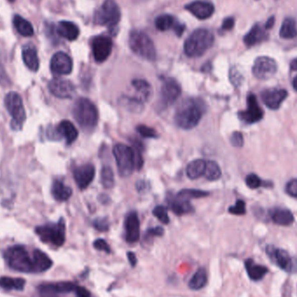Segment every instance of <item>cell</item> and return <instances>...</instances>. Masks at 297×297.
Masks as SVG:
<instances>
[{
  "label": "cell",
  "instance_id": "obj_1",
  "mask_svg": "<svg viewBox=\"0 0 297 297\" xmlns=\"http://www.w3.org/2000/svg\"><path fill=\"white\" fill-rule=\"evenodd\" d=\"M205 103L201 99L186 98L179 104L175 113V122L179 128L191 130L199 124L205 113Z\"/></svg>",
  "mask_w": 297,
  "mask_h": 297
},
{
  "label": "cell",
  "instance_id": "obj_2",
  "mask_svg": "<svg viewBox=\"0 0 297 297\" xmlns=\"http://www.w3.org/2000/svg\"><path fill=\"white\" fill-rule=\"evenodd\" d=\"M213 33L207 29L195 30L184 43V52L188 58H199L206 53L214 44Z\"/></svg>",
  "mask_w": 297,
  "mask_h": 297
},
{
  "label": "cell",
  "instance_id": "obj_3",
  "mask_svg": "<svg viewBox=\"0 0 297 297\" xmlns=\"http://www.w3.org/2000/svg\"><path fill=\"white\" fill-rule=\"evenodd\" d=\"M72 114L75 120L84 131H91L98 121V112L89 99L79 97L74 103Z\"/></svg>",
  "mask_w": 297,
  "mask_h": 297
},
{
  "label": "cell",
  "instance_id": "obj_4",
  "mask_svg": "<svg viewBox=\"0 0 297 297\" xmlns=\"http://www.w3.org/2000/svg\"><path fill=\"white\" fill-rule=\"evenodd\" d=\"M7 265L15 271L22 273H35L33 257H31L26 247L14 245L4 253Z\"/></svg>",
  "mask_w": 297,
  "mask_h": 297
},
{
  "label": "cell",
  "instance_id": "obj_5",
  "mask_svg": "<svg viewBox=\"0 0 297 297\" xmlns=\"http://www.w3.org/2000/svg\"><path fill=\"white\" fill-rule=\"evenodd\" d=\"M129 46L133 53L144 59L154 61L157 58V51L152 39L140 30H133L130 33Z\"/></svg>",
  "mask_w": 297,
  "mask_h": 297
},
{
  "label": "cell",
  "instance_id": "obj_6",
  "mask_svg": "<svg viewBox=\"0 0 297 297\" xmlns=\"http://www.w3.org/2000/svg\"><path fill=\"white\" fill-rule=\"evenodd\" d=\"M65 222L61 218L56 224H47L36 228L35 232L43 243L61 247L65 242Z\"/></svg>",
  "mask_w": 297,
  "mask_h": 297
},
{
  "label": "cell",
  "instance_id": "obj_7",
  "mask_svg": "<svg viewBox=\"0 0 297 297\" xmlns=\"http://www.w3.org/2000/svg\"><path fill=\"white\" fill-rule=\"evenodd\" d=\"M5 106L12 117L11 127L14 131H20L26 120L22 97L19 93L11 91L5 97Z\"/></svg>",
  "mask_w": 297,
  "mask_h": 297
},
{
  "label": "cell",
  "instance_id": "obj_8",
  "mask_svg": "<svg viewBox=\"0 0 297 297\" xmlns=\"http://www.w3.org/2000/svg\"><path fill=\"white\" fill-rule=\"evenodd\" d=\"M121 19V11L114 0H106L96 11L94 23L98 26L115 28Z\"/></svg>",
  "mask_w": 297,
  "mask_h": 297
},
{
  "label": "cell",
  "instance_id": "obj_9",
  "mask_svg": "<svg viewBox=\"0 0 297 297\" xmlns=\"http://www.w3.org/2000/svg\"><path fill=\"white\" fill-rule=\"evenodd\" d=\"M113 155L115 157L119 175L123 177L131 176L136 169L133 149L125 144H117L113 149Z\"/></svg>",
  "mask_w": 297,
  "mask_h": 297
},
{
  "label": "cell",
  "instance_id": "obj_10",
  "mask_svg": "<svg viewBox=\"0 0 297 297\" xmlns=\"http://www.w3.org/2000/svg\"><path fill=\"white\" fill-rule=\"evenodd\" d=\"M266 254L274 264L287 273L297 272V260L288 254L285 249L273 245L266 247Z\"/></svg>",
  "mask_w": 297,
  "mask_h": 297
},
{
  "label": "cell",
  "instance_id": "obj_11",
  "mask_svg": "<svg viewBox=\"0 0 297 297\" xmlns=\"http://www.w3.org/2000/svg\"><path fill=\"white\" fill-rule=\"evenodd\" d=\"M77 285L72 281H58L51 283H44L38 287L40 297H58L75 292Z\"/></svg>",
  "mask_w": 297,
  "mask_h": 297
},
{
  "label": "cell",
  "instance_id": "obj_12",
  "mask_svg": "<svg viewBox=\"0 0 297 297\" xmlns=\"http://www.w3.org/2000/svg\"><path fill=\"white\" fill-rule=\"evenodd\" d=\"M277 71V64L275 59L266 56L256 58L253 64V75L261 80L269 79Z\"/></svg>",
  "mask_w": 297,
  "mask_h": 297
},
{
  "label": "cell",
  "instance_id": "obj_13",
  "mask_svg": "<svg viewBox=\"0 0 297 297\" xmlns=\"http://www.w3.org/2000/svg\"><path fill=\"white\" fill-rule=\"evenodd\" d=\"M113 43L109 36L99 35L94 37L91 41L93 57L97 63L107 60L112 54Z\"/></svg>",
  "mask_w": 297,
  "mask_h": 297
},
{
  "label": "cell",
  "instance_id": "obj_14",
  "mask_svg": "<svg viewBox=\"0 0 297 297\" xmlns=\"http://www.w3.org/2000/svg\"><path fill=\"white\" fill-rule=\"evenodd\" d=\"M241 121L247 125H252L261 121L263 118V111L259 106L256 96L250 93L247 96V109L238 113Z\"/></svg>",
  "mask_w": 297,
  "mask_h": 297
},
{
  "label": "cell",
  "instance_id": "obj_15",
  "mask_svg": "<svg viewBox=\"0 0 297 297\" xmlns=\"http://www.w3.org/2000/svg\"><path fill=\"white\" fill-rule=\"evenodd\" d=\"M78 136V131L71 122L63 120L58 124L55 129H50L48 131L49 138L52 140H59L64 138L67 144H71L76 140Z\"/></svg>",
  "mask_w": 297,
  "mask_h": 297
},
{
  "label": "cell",
  "instance_id": "obj_16",
  "mask_svg": "<svg viewBox=\"0 0 297 297\" xmlns=\"http://www.w3.org/2000/svg\"><path fill=\"white\" fill-rule=\"evenodd\" d=\"M182 89L178 82L169 77L163 81L161 87V98L164 105L171 106L181 96Z\"/></svg>",
  "mask_w": 297,
  "mask_h": 297
},
{
  "label": "cell",
  "instance_id": "obj_17",
  "mask_svg": "<svg viewBox=\"0 0 297 297\" xmlns=\"http://www.w3.org/2000/svg\"><path fill=\"white\" fill-rule=\"evenodd\" d=\"M49 89L58 98H71L75 95V87L69 80L53 78L49 83Z\"/></svg>",
  "mask_w": 297,
  "mask_h": 297
},
{
  "label": "cell",
  "instance_id": "obj_18",
  "mask_svg": "<svg viewBox=\"0 0 297 297\" xmlns=\"http://www.w3.org/2000/svg\"><path fill=\"white\" fill-rule=\"evenodd\" d=\"M50 66L53 74L68 75L72 71L73 63L69 55L63 51H58L52 56Z\"/></svg>",
  "mask_w": 297,
  "mask_h": 297
},
{
  "label": "cell",
  "instance_id": "obj_19",
  "mask_svg": "<svg viewBox=\"0 0 297 297\" xmlns=\"http://www.w3.org/2000/svg\"><path fill=\"white\" fill-rule=\"evenodd\" d=\"M287 91L284 89L270 88L266 89L261 93V98L268 109L278 110L282 102L287 98Z\"/></svg>",
  "mask_w": 297,
  "mask_h": 297
},
{
  "label": "cell",
  "instance_id": "obj_20",
  "mask_svg": "<svg viewBox=\"0 0 297 297\" xmlns=\"http://www.w3.org/2000/svg\"><path fill=\"white\" fill-rule=\"evenodd\" d=\"M185 9L198 20H205L211 18L215 12L213 4L206 0H195L186 5Z\"/></svg>",
  "mask_w": 297,
  "mask_h": 297
},
{
  "label": "cell",
  "instance_id": "obj_21",
  "mask_svg": "<svg viewBox=\"0 0 297 297\" xmlns=\"http://www.w3.org/2000/svg\"><path fill=\"white\" fill-rule=\"evenodd\" d=\"M155 26L161 32H166L168 30L172 29L178 37H181L186 29L183 24L179 22L178 20L169 14H162L157 17L155 20Z\"/></svg>",
  "mask_w": 297,
  "mask_h": 297
},
{
  "label": "cell",
  "instance_id": "obj_22",
  "mask_svg": "<svg viewBox=\"0 0 297 297\" xmlns=\"http://www.w3.org/2000/svg\"><path fill=\"white\" fill-rule=\"evenodd\" d=\"M125 230L127 243H137L140 238V222L136 212L127 215L125 221Z\"/></svg>",
  "mask_w": 297,
  "mask_h": 297
},
{
  "label": "cell",
  "instance_id": "obj_23",
  "mask_svg": "<svg viewBox=\"0 0 297 297\" xmlns=\"http://www.w3.org/2000/svg\"><path fill=\"white\" fill-rule=\"evenodd\" d=\"M95 167L92 164H83L73 170V176L77 187L84 189L91 183L95 176Z\"/></svg>",
  "mask_w": 297,
  "mask_h": 297
},
{
  "label": "cell",
  "instance_id": "obj_24",
  "mask_svg": "<svg viewBox=\"0 0 297 297\" xmlns=\"http://www.w3.org/2000/svg\"><path fill=\"white\" fill-rule=\"evenodd\" d=\"M267 39H268V33L266 32L265 28L260 24H256L246 35L244 36L243 43L248 47H251L261 42L264 41Z\"/></svg>",
  "mask_w": 297,
  "mask_h": 297
},
{
  "label": "cell",
  "instance_id": "obj_25",
  "mask_svg": "<svg viewBox=\"0 0 297 297\" xmlns=\"http://www.w3.org/2000/svg\"><path fill=\"white\" fill-rule=\"evenodd\" d=\"M22 58L29 70L38 71L39 68V58L38 51L34 45L28 44L23 47Z\"/></svg>",
  "mask_w": 297,
  "mask_h": 297
},
{
  "label": "cell",
  "instance_id": "obj_26",
  "mask_svg": "<svg viewBox=\"0 0 297 297\" xmlns=\"http://www.w3.org/2000/svg\"><path fill=\"white\" fill-rule=\"evenodd\" d=\"M57 33L69 41H73L78 38L79 29L74 23L70 21H61L57 26Z\"/></svg>",
  "mask_w": 297,
  "mask_h": 297
},
{
  "label": "cell",
  "instance_id": "obj_27",
  "mask_svg": "<svg viewBox=\"0 0 297 297\" xmlns=\"http://www.w3.org/2000/svg\"><path fill=\"white\" fill-rule=\"evenodd\" d=\"M270 218L273 223L280 226H289L294 223V215L286 209L275 208L270 211Z\"/></svg>",
  "mask_w": 297,
  "mask_h": 297
},
{
  "label": "cell",
  "instance_id": "obj_28",
  "mask_svg": "<svg viewBox=\"0 0 297 297\" xmlns=\"http://www.w3.org/2000/svg\"><path fill=\"white\" fill-rule=\"evenodd\" d=\"M244 264L247 274L252 281H260L268 273V268L267 267L257 264L254 262L253 259H247Z\"/></svg>",
  "mask_w": 297,
  "mask_h": 297
},
{
  "label": "cell",
  "instance_id": "obj_29",
  "mask_svg": "<svg viewBox=\"0 0 297 297\" xmlns=\"http://www.w3.org/2000/svg\"><path fill=\"white\" fill-rule=\"evenodd\" d=\"M132 86L137 92V98L139 99L142 102H147L152 96V88L150 83L146 80L134 79L132 81Z\"/></svg>",
  "mask_w": 297,
  "mask_h": 297
},
{
  "label": "cell",
  "instance_id": "obj_30",
  "mask_svg": "<svg viewBox=\"0 0 297 297\" xmlns=\"http://www.w3.org/2000/svg\"><path fill=\"white\" fill-rule=\"evenodd\" d=\"M32 257L34 261L35 273L47 271L53 265L52 260L45 252H43L39 249H35L33 251Z\"/></svg>",
  "mask_w": 297,
  "mask_h": 297
},
{
  "label": "cell",
  "instance_id": "obj_31",
  "mask_svg": "<svg viewBox=\"0 0 297 297\" xmlns=\"http://www.w3.org/2000/svg\"><path fill=\"white\" fill-rule=\"evenodd\" d=\"M51 194L57 201H67L72 195V189L65 185L61 180H55L51 187Z\"/></svg>",
  "mask_w": 297,
  "mask_h": 297
},
{
  "label": "cell",
  "instance_id": "obj_32",
  "mask_svg": "<svg viewBox=\"0 0 297 297\" xmlns=\"http://www.w3.org/2000/svg\"><path fill=\"white\" fill-rule=\"evenodd\" d=\"M169 206L170 210L177 216L188 214L194 211V209L189 204V202L181 199L177 196L176 198L169 199Z\"/></svg>",
  "mask_w": 297,
  "mask_h": 297
},
{
  "label": "cell",
  "instance_id": "obj_33",
  "mask_svg": "<svg viewBox=\"0 0 297 297\" xmlns=\"http://www.w3.org/2000/svg\"><path fill=\"white\" fill-rule=\"evenodd\" d=\"M13 25L17 32L23 37H32L34 35V29L32 24L20 15H15L13 18Z\"/></svg>",
  "mask_w": 297,
  "mask_h": 297
},
{
  "label": "cell",
  "instance_id": "obj_34",
  "mask_svg": "<svg viewBox=\"0 0 297 297\" xmlns=\"http://www.w3.org/2000/svg\"><path fill=\"white\" fill-rule=\"evenodd\" d=\"M208 281V275L205 268H198L188 281V287L192 290H200L205 287Z\"/></svg>",
  "mask_w": 297,
  "mask_h": 297
},
{
  "label": "cell",
  "instance_id": "obj_35",
  "mask_svg": "<svg viewBox=\"0 0 297 297\" xmlns=\"http://www.w3.org/2000/svg\"><path fill=\"white\" fill-rule=\"evenodd\" d=\"M205 167H206V161L205 160H194L191 163H188L186 169V174L188 178L195 180L205 174Z\"/></svg>",
  "mask_w": 297,
  "mask_h": 297
},
{
  "label": "cell",
  "instance_id": "obj_36",
  "mask_svg": "<svg viewBox=\"0 0 297 297\" xmlns=\"http://www.w3.org/2000/svg\"><path fill=\"white\" fill-rule=\"evenodd\" d=\"M26 280L22 278H12L2 276L0 278V287L6 290L21 291L25 288Z\"/></svg>",
  "mask_w": 297,
  "mask_h": 297
},
{
  "label": "cell",
  "instance_id": "obj_37",
  "mask_svg": "<svg viewBox=\"0 0 297 297\" xmlns=\"http://www.w3.org/2000/svg\"><path fill=\"white\" fill-rule=\"evenodd\" d=\"M297 36L296 23L294 19L287 18L281 24L280 37L283 39H294Z\"/></svg>",
  "mask_w": 297,
  "mask_h": 297
},
{
  "label": "cell",
  "instance_id": "obj_38",
  "mask_svg": "<svg viewBox=\"0 0 297 297\" xmlns=\"http://www.w3.org/2000/svg\"><path fill=\"white\" fill-rule=\"evenodd\" d=\"M120 103L125 108L135 113H139L143 112L144 110V103L137 97L129 96H122Z\"/></svg>",
  "mask_w": 297,
  "mask_h": 297
},
{
  "label": "cell",
  "instance_id": "obj_39",
  "mask_svg": "<svg viewBox=\"0 0 297 297\" xmlns=\"http://www.w3.org/2000/svg\"><path fill=\"white\" fill-rule=\"evenodd\" d=\"M204 175L210 181H216V180L220 178L222 176V170L216 162L208 161V162H206V167H205Z\"/></svg>",
  "mask_w": 297,
  "mask_h": 297
},
{
  "label": "cell",
  "instance_id": "obj_40",
  "mask_svg": "<svg viewBox=\"0 0 297 297\" xmlns=\"http://www.w3.org/2000/svg\"><path fill=\"white\" fill-rule=\"evenodd\" d=\"M210 195L209 192L203 191V190H199V189H182L181 191L178 192V194L176 196L183 200H187L188 201L189 199H196V198L205 197L207 195Z\"/></svg>",
  "mask_w": 297,
  "mask_h": 297
},
{
  "label": "cell",
  "instance_id": "obj_41",
  "mask_svg": "<svg viewBox=\"0 0 297 297\" xmlns=\"http://www.w3.org/2000/svg\"><path fill=\"white\" fill-rule=\"evenodd\" d=\"M114 174L110 166H104L101 170V182L106 188H112L114 186Z\"/></svg>",
  "mask_w": 297,
  "mask_h": 297
},
{
  "label": "cell",
  "instance_id": "obj_42",
  "mask_svg": "<svg viewBox=\"0 0 297 297\" xmlns=\"http://www.w3.org/2000/svg\"><path fill=\"white\" fill-rule=\"evenodd\" d=\"M154 216L163 224H168L169 223V216L167 212V209L163 206H157L152 211Z\"/></svg>",
  "mask_w": 297,
  "mask_h": 297
},
{
  "label": "cell",
  "instance_id": "obj_43",
  "mask_svg": "<svg viewBox=\"0 0 297 297\" xmlns=\"http://www.w3.org/2000/svg\"><path fill=\"white\" fill-rule=\"evenodd\" d=\"M137 131L138 133L145 138H156L157 137V131L154 129L148 127L146 125H138L137 127Z\"/></svg>",
  "mask_w": 297,
  "mask_h": 297
},
{
  "label": "cell",
  "instance_id": "obj_44",
  "mask_svg": "<svg viewBox=\"0 0 297 297\" xmlns=\"http://www.w3.org/2000/svg\"><path fill=\"white\" fill-rule=\"evenodd\" d=\"M247 186L251 189H256L262 185V181L256 174H249L245 179Z\"/></svg>",
  "mask_w": 297,
  "mask_h": 297
},
{
  "label": "cell",
  "instance_id": "obj_45",
  "mask_svg": "<svg viewBox=\"0 0 297 297\" xmlns=\"http://www.w3.org/2000/svg\"><path fill=\"white\" fill-rule=\"evenodd\" d=\"M229 212L230 214L237 215V216L245 214L246 213L245 203L243 200H237L236 205L229 208Z\"/></svg>",
  "mask_w": 297,
  "mask_h": 297
},
{
  "label": "cell",
  "instance_id": "obj_46",
  "mask_svg": "<svg viewBox=\"0 0 297 297\" xmlns=\"http://www.w3.org/2000/svg\"><path fill=\"white\" fill-rule=\"evenodd\" d=\"M230 82L233 83L236 87H239L243 83V77L242 74L240 73L239 70L236 67H232L230 70Z\"/></svg>",
  "mask_w": 297,
  "mask_h": 297
},
{
  "label": "cell",
  "instance_id": "obj_47",
  "mask_svg": "<svg viewBox=\"0 0 297 297\" xmlns=\"http://www.w3.org/2000/svg\"><path fill=\"white\" fill-rule=\"evenodd\" d=\"M230 144L233 145L234 147L242 148L244 144L243 136L239 131L233 132L230 136Z\"/></svg>",
  "mask_w": 297,
  "mask_h": 297
},
{
  "label": "cell",
  "instance_id": "obj_48",
  "mask_svg": "<svg viewBox=\"0 0 297 297\" xmlns=\"http://www.w3.org/2000/svg\"><path fill=\"white\" fill-rule=\"evenodd\" d=\"M93 246H94V248H95L96 250L103 251V252L106 253V254H110V253L112 252V249H111V247H110L109 244L107 243L106 240L101 239V238L96 239V241L93 243Z\"/></svg>",
  "mask_w": 297,
  "mask_h": 297
},
{
  "label": "cell",
  "instance_id": "obj_49",
  "mask_svg": "<svg viewBox=\"0 0 297 297\" xmlns=\"http://www.w3.org/2000/svg\"><path fill=\"white\" fill-rule=\"evenodd\" d=\"M93 226L100 232H105L109 230V223L106 218H96L93 222Z\"/></svg>",
  "mask_w": 297,
  "mask_h": 297
},
{
  "label": "cell",
  "instance_id": "obj_50",
  "mask_svg": "<svg viewBox=\"0 0 297 297\" xmlns=\"http://www.w3.org/2000/svg\"><path fill=\"white\" fill-rule=\"evenodd\" d=\"M286 192L292 197L297 199V179H292L286 185Z\"/></svg>",
  "mask_w": 297,
  "mask_h": 297
},
{
  "label": "cell",
  "instance_id": "obj_51",
  "mask_svg": "<svg viewBox=\"0 0 297 297\" xmlns=\"http://www.w3.org/2000/svg\"><path fill=\"white\" fill-rule=\"evenodd\" d=\"M164 233V230L162 227L150 228L146 231L145 234V238H150V237H162Z\"/></svg>",
  "mask_w": 297,
  "mask_h": 297
},
{
  "label": "cell",
  "instance_id": "obj_52",
  "mask_svg": "<svg viewBox=\"0 0 297 297\" xmlns=\"http://www.w3.org/2000/svg\"><path fill=\"white\" fill-rule=\"evenodd\" d=\"M234 26H235V20L233 18H227L223 22L222 29L224 31H230V30L233 29Z\"/></svg>",
  "mask_w": 297,
  "mask_h": 297
},
{
  "label": "cell",
  "instance_id": "obj_53",
  "mask_svg": "<svg viewBox=\"0 0 297 297\" xmlns=\"http://www.w3.org/2000/svg\"><path fill=\"white\" fill-rule=\"evenodd\" d=\"M75 294L77 297H90L91 294L89 293V291L85 288V287H81V286H77L76 290H75Z\"/></svg>",
  "mask_w": 297,
  "mask_h": 297
},
{
  "label": "cell",
  "instance_id": "obj_54",
  "mask_svg": "<svg viewBox=\"0 0 297 297\" xmlns=\"http://www.w3.org/2000/svg\"><path fill=\"white\" fill-rule=\"evenodd\" d=\"M127 258H128L129 262H130L131 267H133V268L136 267L137 263H138V258H137L136 254L131 252V251H129V252L127 253Z\"/></svg>",
  "mask_w": 297,
  "mask_h": 297
},
{
  "label": "cell",
  "instance_id": "obj_55",
  "mask_svg": "<svg viewBox=\"0 0 297 297\" xmlns=\"http://www.w3.org/2000/svg\"><path fill=\"white\" fill-rule=\"evenodd\" d=\"M137 188L139 192H144L148 189V182L144 181H139L137 183Z\"/></svg>",
  "mask_w": 297,
  "mask_h": 297
},
{
  "label": "cell",
  "instance_id": "obj_56",
  "mask_svg": "<svg viewBox=\"0 0 297 297\" xmlns=\"http://www.w3.org/2000/svg\"><path fill=\"white\" fill-rule=\"evenodd\" d=\"M274 25H275V17L272 16L267 20V22L264 25V28H265V30L271 29Z\"/></svg>",
  "mask_w": 297,
  "mask_h": 297
},
{
  "label": "cell",
  "instance_id": "obj_57",
  "mask_svg": "<svg viewBox=\"0 0 297 297\" xmlns=\"http://www.w3.org/2000/svg\"><path fill=\"white\" fill-rule=\"evenodd\" d=\"M290 68L291 70H297V58H295L294 60H292V62L290 63Z\"/></svg>",
  "mask_w": 297,
  "mask_h": 297
},
{
  "label": "cell",
  "instance_id": "obj_58",
  "mask_svg": "<svg viewBox=\"0 0 297 297\" xmlns=\"http://www.w3.org/2000/svg\"><path fill=\"white\" fill-rule=\"evenodd\" d=\"M293 87H294V89L297 91V76L293 80Z\"/></svg>",
  "mask_w": 297,
  "mask_h": 297
},
{
  "label": "cell",
  "instance_id": "obj_59",
  "mask_svg": "<svg viewBox=\"0 0 297 297\" xmlns=\"http://www.w3.org/2000/svg\"><path fill=\"white\" fill-rule=\"evenodd\" d=\"M8 1H9V2H14L15 0H8Z\"/></svg>",
  "mask_w": 297,
  "mask_h": 297
}]
</instances>
